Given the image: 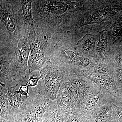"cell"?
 I'll use <instances>...</instances> for the list:
<instances>
[{"label": "cell", "mask_w": 122, "mask_h": 122, "mask_svg": "<svg viewBox=\"0 0 122 122\" xmlns=\"http://www.w3.org/2000/svg\"><path fill=\"white\" fill-rule=\"evenodd\" d=\"M29 88L25 109L14 117V122H42L46 110L52 102L46 95L42 82L39 81L36 86Z\"/></svg>", "instance_id": "1"}, {"label": "cell", "mask_w": 122, "mask_h": 122, "mask_svg": "<svg viewBox=\"0 0 122 122\" xmlns=\"http://www.w3.org/2000/svg\"><path fill=\"white\" fill-rule=\"evenodd\" d=\"M28 39L25 37L21 38L15 53L11 60L7 61L13 86L25 85L28 82L26 75L30 55Z\"/></svg>", "instance_id": "2"}, {"label": "cell", "mask_w": 122, "mask_h": 122, "mask_svg": "<svg viewBox=\"0 0 122 122\" xmlns=\"http://www.w3.org/2000/svg\"><path fill=\"white\" fill-rule=\"evenodd\" d=\"M40 73L46 95L51 100H56L61 86L69 81L68 73L63 68L52 62L47 64Z\"/></svg>", "instance_id": "3"}, {"label": "cell", "mask_w": 122, "mask_h": 122, "mask_svg": "<svg viewBox=\"0 0 122 122\" xmlns=\"http://www.w3.org/2000/svg\"><path fill=\"white\" fill-rule=\"evenodd\" d=\"M74 74L89 79L96 83L103 93L117 98L118 90L113 75L102 66L93 65L87 69L78 70Z\"/></svg>", "instance_id": "4"}, {"label": "cell", "mask_w": 122, "mask_h": 122, "mask_svg": "<svg viewBox=\"0 0 122 122\" xmlns=\"http://www.w3.org/2000/svg\"><path fill=\"white\" fill-rule=\"evenodd\" d=\"M56 100L59 106L66 113L81 114V104L69 81L64 82L61 86Z\"/></svg>", "instance_id": "5"}, {"label": "cell", "mask_w": 122, "mask_h": 122, "mask_svg": "<svg viewBox=\"0 0 122 122\" xmlns=\"http://www.w3.org/2000/svg\"><path fill=\"white\" fill-rule=\"evenodd\" d=\"M6 86V85H5ZM20 86L18 85L13 86H6V91L9 105L10 114L12 120L14 117L25 109L28 96H24L19 93L17 89Z\"/></svg>", "instance_id": "6"}, {"label": "cell", "mask_w": 122, "mask_h": 122, "mask_svg": "<svg viewBox=\"0 0 122 122\" xmlns=\"http://www.w3.org/2000/svg\"><path fill=\"white\" fill-rule=\"evenodd\" d=\"M122 9V5L109 6L94 11L87 15L83 19L79 26L87 24H99L109 20L115 15L119 10Z\"/></svg>", "instance_id": "7"}, {"label": "cell", "mask_w": 122, "mask_h": 122, "mask_svg": "<svg viewBox=\"0 0 122 122\" xmlns=\"http://www.w3.org/2000/svg\"><path fill=\"white\" fill-rule=\"evenodd\" d=\"M43 9L45 12L53 15H61L66 13L70 8V2L64 1H45Z\"/></svg>", "instance_id": "8"}, {"label": "cell", "mask_w": 122, "mask_h": 122, "mask_svg": "<svg viewBox=\"0 0 122 122\" xmlns=\"http://www.w3.org/2000/svg\"><path fill=\"white\" fill-rule=\"evenodd\" d=\"M42 122H65L64 111L53 100L46 110Z\"/></svg>", "instance_id": "9"}, {"label": "cell", "mask_w": 122, "mask_h": 122, "mask_svg": "<svg viewBox=\"0 0 122 122\" xmlns=\"http://www.w3.org/2000/svg\"><path fill=\"white\" fill-rule=\"evenodd\" d=\"M47 39L45 36L34 33L29 37L28 44L31 52L44 53Z\"/></svg>", "instance_id": "10"}, {"label": "cell", "mask_w": 122, "mask_h": 122, "mask_svg": "<svg viewBox=\"0 0 122 122\" xmlns=\"http://www.w3.org/2000/svg\"><path fill=\"white\" fill-rule=\"evenodd\" d=\"M46 61L44 54L31 52L30 53L28 68L29 73L31 74L33 72L37 70L40 71Z\"/></svg>", "instance_id": "11"}, {"label": "cell", "mask_w": 122, "mask_h": 122, "mask_svg": "<svg viewBox=\"0 0 122 122\" xmlns=\"http://www.w3.org/2000/svg\"><path fill=\"white\" fill-rule=\"evenodd\" d=\"M0 84V117L3 118L6 120H13L11 119L10 114L9 105L6 91V86L1 83Z\"/></svg>", "instance_id": "12"}, {"label": "cell", "mask_w": 122, "mask_h": 122, "mask_svg": "<svg viewBox=\"0 0 122 122\" xmlns=\"http://www.w3.org/2000/svg\"><path fill=\"white\" fill-rule=\"evenodd\" d=\"M107 31L104 30L100 33L97 43L96 49L100 56H105L107 46Z\"/></svg>", "instance_id": "13"}, {"label": "cell", "mask_w": 122, "mask_h": 122, "mask_svg": "<svg viewBox=\"0 0 122 122\" xmlns=\"http://www.w3.org/2000/svg\"><path fill=\"white\" fill-rule=\"evenodd\" d=\"M0 18L1 20L8 30L11 32H14L15 30V23L12 16L1 8Z\"/></svg>", "instance_id": "14"}, {"label": "cell", "mask_w": 122, "mask_h": 122, "mask_svg": "<svg viewBox=\"0 0 122 122\" xmlns=\"http://www.w3.org/2000/svg\"><path fill=\"white\" fill-rule=\"evenodd\" d=\"M31 0H24L22 1V9L23 16L26 22L32 24L33 22L32 15Z\"/></svg>", "instance_id": "15"}, {"label": "cell", "mask_w": 122, "mask_h": 122, "mask_svg": "<svg viewBox=\"0 0 122 122\" xmlns=\"http://www.w3.org/2000/svg\"><path fill=\"white\" fill-rule=\"evenodd\" d=\"M64 116L65 122H91V117L88 116L83 115L68 113L64 111Z\"/></svg>", "instance_id": "16"}, {"label": "cell", "mask_w": 122, "mask_h": 122, "mask_svg": "<svg viewBox=\"0 0 122 122\" xmlns=\"http://www.w3.org/2000/svg\"><path fill=\"white\" fill-rule=\"evenodd\" d=\"M79 42H82L83 50L86 51H89L93 46L95 39L90 34H87Z\"/></svg>", "instance_id": "17"}, {"label": "cell", "mask_w": 122, "mask_h": 122, "mask_svg": "<svg viewBox=\"0 0 122 122\" xmlns=\"http://www.w3.org/2000/svg\"><path fill=\"white\" fill-rule=\"evenodd\" d=\"M116 69L118 80L122 84V56H118L116 61Z\"/></svg>", "instance_id": "18"}, {"label": "cell", "mask_w": 122, "mask_h": 122, "mask_svg": "<svg viewBox=\"0 0 122 122\" xmlns=\"http://www.w3.org/2000/svg\"><path fill=\"white\" fill-rule=\"evenodd\" d=\"M111 105L114 117L122 122V108L116 106L112 102H111Z\"/></svg>", "instance_id": "19"}, {"label": "cell", "mask_w": 122, "mask_h": 122, "mask_svg": "<svg viewBox=\"0 0 122 122\" xmlns=\"http://www.w3.org/2000/svg\"><path fill=\"white\" fill-rule=\"evenodd\" d=\"M41 78V76L40 77H34V75L31 76L30 75L28 81V84L29 86L31 87H34L36 86L38 84L39 80Z\"/></svg>", "instance_id": "20"}, {"label": "cell", "mask_w": 122, "mask_h": 122, "mask_svg": "<svg viewBox=\"0 0 122 122\" xmlns=\"http://www.w3.org/2000/svg\"><path fill=\"white\" fill-rule=\"evenodd\" d=\"M112 32L113 35L115 37H118L120 36L122 33V24L119 23L116 24L113 28Z\"/></svg>", "instance_id": "21"}, {"label": "cell", "mask_w": 122, "mask_h": 122, "mask_svg": "<svg viewBox=\"0 0 122 122\" xmlns=\"http://www.w3.org/2000/svg\"><path fill=\"white\" fill-rule=\"evenodd\" d=\"M19 93L24 96H28L29 94V89L28 82L25 85L21 86L18 90Z\"/></svg>", "instance_id": "22"}, {"label": "cell", "mask_w": 122, "mask_h": 122, "mask_svg": "<svg viewBox=\"0 0 122 122\" xmlns=\"http://www.w3.org/2000/svg\"><path fill=\"white\" fill-rule=\"evenodd\" d=\"M0 122H14V120H8L0 117Z\"/></svg>", "instance_id": "23"}]
</instances>
